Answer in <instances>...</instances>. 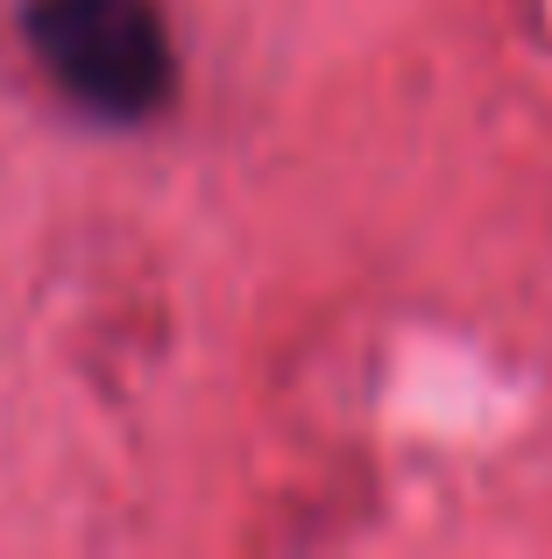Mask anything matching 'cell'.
Returning <instances> with one entry per match:
<instances>
[{
	"label": "cell",
	"mask_w": 552,
	"mask_h": 559,
	"mask_svg": "<svg viewBox=\"0 0 552 559\" xmlns=\"http://www.w3.org/2000/svg\"><path fill=\"white\" fill-rule=\"evenodd\" d=\"M28 50L50 71L57 93L99 121L156 114L170 99V79H178L170 28L149 0H36Z\"/></svg>",
	"instance_id": "1"
}]
</instances>
